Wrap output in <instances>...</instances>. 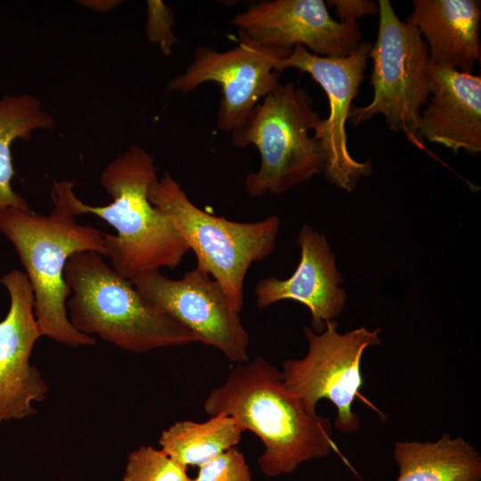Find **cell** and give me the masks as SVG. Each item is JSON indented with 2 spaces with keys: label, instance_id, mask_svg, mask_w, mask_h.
Returning a JSON list of instances; mask_svg holds the SVG:
<instances>
[{
  "label": "cell",
  "instance_id": "3957f363",
  "mask_svg": "<svg viewBox=\"0 0 481 481\" xmlns=\"http://www.w3.org/2000/svg\"><path fill=\"white\" fill-rule=\"evenodd\" d=\"M53 208L40 215L8 208L0 212V231L13 245L34 293L35 315L43 336L69 346L96 343L69 322L67 301L71 291L64 279L70 256L94 251L107 257L104 232L79 224L61 195L52 189Z\"/></svg>",
  "mask_w": 481,
  "mask_h": 481
},
{
  "label": "cell",
  "instance_id": "44dd1931",
  "mask_svg": "<svg viewBox=\"0 0 481 481\" xmlns=\"http://www.w3.org/2000/svg\"><path fill=\"white\" fill-rule=\"evenodd\" d=\"M252 474L243 453L232 447L200 467L192 481H251Z\"/></svg>",
  "mask_w": 481,
  "mask_h": 481
},
{
  "label": "cell",
  "instance_id": "277c9868",
  "mask_svg": "<svg viewBox=\"0 0 481 481\" xmlns=\"http://www.w3.org/2000/svg\"><path fill=\"white\" fill-rule=\"evenodd\" d=\"M64 279L71 291L68 316L82 334L133 353L200 342L190 330L149 305L131 281L97 252L70 256Z\"/></svg>",
  "mask_w": 481,
  "mask_h": 481
},
{
  "label": "cell",
  "instance_id": "9a60e30c",
  "mask_svg": "<svg viewBox=\"0 0 481 481\" xmlns=\"http://www.w3.org/2000/svg\"><path fill=\"white\" fill-rule=\"evenodd\" d=\"M431 93L418 122L420 140L457 153L481 151V77L428 62Z\"/></svg>",
  "mask_w": 481,
  "mask_h": 481
},
{
  "label": "cell",
  "instance_id": "7a4b0ae2",
  "mask_svg": "<svg viewBox=\"0 0 481 481\" xmlns=\"http://www.w3.org/2000/svg\"><path fill=\"white\" fill-rule=\"evenodd\" d=\"M158 178L152 155L133 144L101 173L100 183L112 199L109 204L84 203L71 181H54L52 189L77 216L92 214L115 229L116 234L104 232L107 257L119 274L132 280L163 267L175 268L190 250L167 216L149 200V188Z\"/></svg>",
  "mask_w": 481,
  "mask_h": 481
},
{
  "label": "cell",
  "instance_id": "2e32d148",
  "mask_svg": "<svg viewBox=\"0 0 481 481\" xmlns=\"http://www.w3.org/2000/svg\"><path fill=\"white\" fill-rule=\"evenodd\" d=\"M404 20L420 33L428 49V62L471 73L480 61V1L413 0Z\"/></svg>",
  "mask_w": 481,
  "mask_h": 481
},
{
  "label": "cell",
  "instance_id": "4fadbf2b",
  "mask_svg": "<svg viewBox=\"0 0 481 481\" xmlns=\"http://www.w3.org/2000/svg\"><path fill=\"white\" fill-rule=\"evenodd\" d=\"M1 283L10 307L0 322V424L37 413L35 404L46 398L48 385L30 363L33 347L43 337L35 315L34 293L25 273L14 269Z\"/></svg>",
  "mask_w": 481,
  "mask_h": 481
},
{
  "label": "cell",
  "instance_id": "5bb4252c",
  "mask_svg": "<svg viewBox=\"0 0 481 481\" xmlns=\"http://www.w3.org/2000/svg\"><path fill=\"white\" fill-rule=\"evenodd\" d=\"M300 261L290 277L280 280L268 277L255 288L257 306L268 307L290 299L306 306L312 315V329L322 332L325 322L343 310L346 293L340 287L341 275L335 257L322 233L304 224L298 233Z\"/></svg>",
  "mask_w": 481,
  "mask_h": 481
},
{
  "label": "cell",
  "instance_id": "7402d4cb",
  "mask_svg": "<svg viewBox=\"0 0 481 481\" xmlns=\"http://www.w3.org/2000/svg\"><path fill=\"white\" fill-rule=\"evenodd\" d=\"M147 7V37L151 42L157 43L163 53L170 54L174 45L178 42L172 29V12L161 1H148Z\"/></svg>",
  "mask_w": 481,
  "mask_h": 481
},
{
  "label": "cell",
  "instance_id": "30bf717a",
  "mask_svg": "<svg viewBox=\"0 0 481 481\" xmlns=\"http://www.w3.org/2000/svg\"><path fill=\"white\" fill-rule=\"evenodd\" d=\"M371 48L370 43L361 42L347 56L325 57L296 45L286 58L276 63L281 73L290 68L308 73L325 92L329 115L318 120L313 135L323 151L326 178L346 192H352L359 180L371 172V161L360 162L351 156L346 134V123L364 77Z\"/></svg>",
  "mask_w": 481,
  "mask_h": 481
},
{
  "label": "cell",
  "instance_id": "7c38bea8",
  "mask_svg": "<svg viewBox=\"0 0 481 481\" xmlns=\"http://www.w3.org/2000/svg\"><path fill=\"white\" fill-rule=\"evenodd\" d=\"M240 38L292 50L304 46L319 56L345 57L361 43L357 22H340L322 0L259 1L234 15Z\"/></svg>",
  "mask_w": 481,
  "mask_h": 481
},
{
  "label": "cell",
  "instance_id": "d6986e66",
  "mask_svg": "<svg viewBox=\"0 0 481 481\" xmlns=\"http://www.w3.org/2000/svg\"><path fill=\"white\" fill-rule=\"evenodd\" d=\"M243 432L234 419L220 413L204 422L176 421L161 433L159 444L182 466L200 468L236 446Z\"/></svg>",
  "mask_w": 481,
  "mask_h": 481
},
{
  "label": "cell",
  "instance_id": "ba28073f",
  "mask_svg": "<svg viewBox=\"0 0 481 481\" xmlns=\"http://www.w3.org/2000/svg\"><path fill=\"white\" fill-rule=\"evenodd\" d=\"M303 331L308 351L302 358L281 363L285 386L312 412L320 400H330L337 408L336 428L355 431L360 421L352 405L363 386L361 360L367 347L380 344V329L360 327L341 334L331 320L322 332L308 326Z\"/></svg>",
  "mask_w": 481,
  "mask_h": 481
},
{
  "label": "cell",
  "instance_id": "52a82bcc",
  "mask_svg": "<svg viewBox=\"0 0 481 481\" xmlns=\"http://www.w3.org/2000/svg\"><path fill=\"white\" fill-rule=\"evenodd\" d=\"M378 7V35L369 53L373 61V99L352 109L349 118L358 126L382 114L391 130L403 133L410 143L424 149L418 122L431 93L428 49L418 29L401 20L388 0H379Z\"/></svg>",
  "mask_w": 481,
  "mask_h": 481
},
{
  "label": "cell",
  "instance_id": "5b68a950",
  "mask_svg": "<svg viewBox=\"0 0 481 481\" xmlns=\"http://www.w3.org/2000/svg\"><path fill=\"white\" fill-rule=\"evenodd\" d=\"M320 118L307 91L291 81L280 84L254 108L232 134L235 146L252 144L260 155L258 169L244 180L250 197L283 193L323 172V151L311 134Z\"/></svg>",
  "mask_w": 481,
  "mask_h": 481
},
{
  "label": "cell",
  "instance_id": "ffe728a7",
  "mask_svg": "<svg viewBox=\"0 0 481 481\" xmlns=\"http://www.w3.org/2000/svg\"><path fill=\"white\" fill-rule=\"evenodd\" d=\"M123 481H192L186 468L163 450L143 445L129 453Z\"/></svg>",
  "mask_w": 481,
  "mask_h": 481
},
{
  "label": "cell",
  "instance_id": "ac0fdd59",
  "mask_svg": "<svg viewBox=\"0 0 481 481\" xmlns=\"http://www.w3.org/2000/svg\"><path fill=\"white\" fill-rule=\"evenodd\" d=\"M54 124L53 117L32 94L5 95L0 99V212L8 208L30 210L28 201L12 187L15 173L12 143L17 139L29 141L34 131L51 129Z\"/></svg>",
  "mask_w": 481,
  "mask_h": 481
},
{
  "label": "cell",
  "instance_id": "8992f818",
  "mask_svg": "<svg viewBox=\"0 0 481 481\" xmlns=\"http://www.w3.org/2000/svg\"><path fill=\"white\" fill-rule=\"evenodd\" d=\"M148 198L193 251L196 266L219 283L240 314L247 272L273 251L280 228L278 216L242 223L209 214L191 201L168 172L151 183Z\"/></svg>",
  "mask_w": 481,
  "mask_h": 481
},
{
  "label": "cell",
  "instance_id": "603a6c76",
  "mask_svg": "<svg viewBox=\"0 0 481 481\" xmlns=\"http://www.w3.org/2000/svg\"><path fill=\"white\" fill-rule=\"evenodd\" d=\"M328 5L335 7L340 22H357V20L369 14L379 12L378 4L368 0H332Z\"/></svg>",
  "mask_w": 481,
  "mask_h": 481
},
{
  "label": "cell",
  "instance_id": "6da1fadb",
  "mask_svg": "<svg viewBox=\"0 0 481 481\" xmlns=\"http://www.w3.org/2000/svg\"><path fill=\"white\" fill-rule=\"evenodd\" d=\"M210 415L225 414L257 435L265 450L257 460L267 477L338 452L330 420L310 411L284 384L281 371L262 356L240 363L204 402Z\"/></svg>",
  "mask_w": 481,
  "mask_h": 481
},
{
  "label": "cell",
  "instance_id": "9c48e42d",
  "mask_svg": "<svg viewBox=\"0 0 481 481\" xmlns=\"http://www.w3.org/2000/svg\"><path fill=\"white\" fill-rule=\"evenodd\" d=\"M290 53V49L267 47L244 38L227 51L199 46L191 63L168 82L167 88L188 94L204 83L219 85L221 98L216 126L221 132L232 134L280 85L281 73L276 69V63Z\"/></svg>",
  "mask_w": 481,
  "mask_h": 481
},
{
  "label": "cell",
  "instance_id": "e0dca14e",
  "mask_svg": "<svg viewBox=\"0 0 481 481\" xmlns=\"http://www.w3.org/2000/svg\"><path fill=\"white\" fill-rule=\"evenodd\" d=\"M393 455L399 469L395 481L481 479V457L477 449L449 434L436 442H397Z\"/></svg>",
  "mask_w": 481,
  "mask_h": 481
},
{
  "label": "cell",
  "instance_id": "8fae6325",
  "mask_svg": "<svg viewBox=\"0 0 481 481\" xmlns=\"http://www.w3.org/2000/svg\"><path fill=\"white\" fill-rule=\"evenodd\" d=\"M130 281L149 305L190 330L200 342L216 347L231 362L249 361V337L239 313L208 273L196 266L181 279H169L157 270Z\"/></svg>",
  "mask_w": 481,
  "mask_h": 481
}]
</instances>
